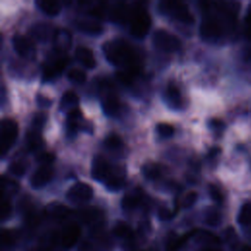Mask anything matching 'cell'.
<instances>
[{"instance_id":"6da1fadb","label":"cell","mask_w":251,"mask_h":251,"mask_svg":"<svg viewBox=\"0 0 251 251\" xmlns=\"http://www.w3.org/2000/svg\"><path fill=\"white\" fill-rule=\"evenodd\" d=\"M106 59L114 66L123 69L138 66V56L135 50L127 42L117 39L107 41L102 46Z\"/></svg>"},{"instance_id":"7a4b0ae2","label":"cell","mask_w":251,"mask_h":251,"mask_svg":"<svg viewBox=\"0 0 251 251\" xmlns=\"http://www.w3.org/2000/svg\"><path fill=\"white\" fill-rule=\"evenodd\" d=\"M159 11L165 15H169L175 20L192 25L194 23V17L191 14L188 6L179 1H162L158 5Z\"/></svg>"},{"instance_id":"3957f363","label":"cell","mask_w":251,"mask_h":251,"mask_svg":"<svg viewBox=\"0 0 251 251\" xmlns=\"http://www.w3.org/2000/svg\"><path fill=\"white\" fill-rule=\"evenodd\" d=\"M151 27V18L149 13L141 7L133 8L129 20V31L137 38L144 37Z\"/></svg>"},{"instance_id":"277c9868","label":"cell","mask_w":251,"mask_h":251,"mask_svg":"<svg viewBox=\"0 0 251 251\" xmlns=\"http://www.w3.org/2000/svg\"><path fill=\"white\" fill-rule=\"evenodd\" d=\"M19 133V126L13 119H3L0 123V152L4 156L15 144Z\"/></svg>"},{"instance_id":"5b68a950","label":"cell","mask_w":251,"mask_h":251,"mask_svg":"<svg viewBox=\"0 0 251 251\" xmlns=\"http://www.w3.org/2000/svg\"><path fill=\"white\" fill-rule=\"evenodd\" d=\"M152 42L156 48L164 52H176L179 50L181 43L177 36L166 29L159 28L152 35Z\"/></svg>"},{"instance_id":"8992f818","label":"cell","mask_w":251,"mask_h":251,"mask_svg":"<svg viewBox=\"0 0 251 251\" xmlns=\"http://www.w3.org/2000/svg\"><path fill=\"white\" fill-rule=\"evenodd\" d=\"M93 196L92 187L84 182H76L71 186L67 192V198L74 204L88 202Z\"/></svg>"},{"instance_id":"52a82bcc","label":"cell","mask_w":251,"mask_h":251,"mask_svg":"<svg viewBox=\"0 0 251 251\" xmlns=\"http://www.w3.org/2000/svg\"><path fill=\"white\" fill-rule=\"evenodd\" d=\"M81 229L78 224L73 222L67 224L61 231V246L65 250L73 248L80 237Z\"/></svg>"},{"instance_id":"ba28073f","label":"cell","mask_w":251,"mask_h":251,"mask_svg":"<svg viewBox=\"0 0 251 251\" xmlns=\"http://www.w3.org/2000/svg\"><path fill=\"white\" fill-rule=\"evenodd\" d=\"M200 34L206 40H215L219 38L222 34L220 22L212 16L205 17L200 25Z\"/></svg>"},{"instance_id":"9c48e42d","label":"cell","mask_w":251,"mask_h":251,"mask_svg":"<svg viewBox=\"0 0 251 251\" xmlns=\"http://www.w3.org/2000/svg\"><path fill=\"white\" fill-rule=\"evenodd\" d=\"M14 50L23 58L31 59L35 54V48L32 41L22 34H15L12 38Z\"/></svg>"},{"instance_id":"30bf717a","label":"cell","mask_w":251,"mask_h":251,"mask_svg":"<svg viewBox=\"0 0 251 251\" xmlns=\"http://www.w3.org/2000/svg\"><path fill=\"white\" fill-rule=\"evenodd\" d=\"M111 167L108 161L102 155H96L93 158L91 166V176L97 181H105L111 173Z\"/></svg>"},{"instance_id":"8fae6325","label":"cell","mask_w":251,"mask_h":251,"mask_svg":"<svg viewBox=\"0 0 251 251\" xmlns=\"http://www.w3.org/2000/svg\"><path fill=\"white\" fill-rule=\"evenodd\" d=\"M53 176L54 171L50 166H40L31 175L29 183L33 188H41L51 181Z\"/></svg>"},{"instance_id":"7c38bea8","label":"cell","mask_w":251,"mask_h":251,"mask_svg":"<svg viewBox=\"0 0 251 251\" xmlns=\"http://www.w3.org/2000/svg\"><path fill=\"white\" fill-rule=\"evenodd\" d=\"M132 11H133V8H131L129 5L124 2H119L111 8L109 17L114 23H119V24L126 23V22L129 23Z\"/></svg>"},{"instance_id":"4fadbf2b","label":"cell","mask_w":251,"mask_h":251,"mask_svg":"<svg viewBox=\"0 0 251 251\" xmlns=\"http://www.w3.org/2000/svg\"><path fill=\"white\" fill-rule=\"evenodd\" d=\"M56 29L50 24L37 23L30 28V35L32 38L39 41H46L50 38L53 39Z\"/></svg>"},{"instance_id":"5bb4252c","label":"cell","mask_w":251,"mask_h":251,"mask_svg":"<svg viewBox=\"0 0 251 251\" xmlns=\"http://www.w3.org/2000/svg\"><path fill=\"white\" fill-rule=\"evenodd\" d=\"M68 58L66 57H59L49 64H46L43 68V78L51 79L54 76L58 75L68 65Z\"/></svg>"},{"instance_id":"9a60e30c","label":"cell","mask_w":251,"mask_h":251,"mask_svg":"<svg viewBox=\"0 0 251 251\" xmlns=\"http://www.w3.org/2000/svg\"><path fill=\"white\" fill-rule=\"evenodd\" d=\"M54 47L59 52H65L72 46V34L68 29L58 28L53 36Z\"/></svg>"},{"instance_id":"2e32d148","label":"cell","mask_w":251,"mask_h":251,"mask_svg":"<svg viewBox=\"0 0 251 251\" xmlns=\"http://www.w3.org/2000/svg\"><path fill=\"white\" fill-rule=\"evenodd\" d=\"M40 248L44 251H52L61 245V232L58 230H50L42 235L39 241Z\"/></svg>"},{"instance_id":"e0dca14e","label":"cell","mask_w":251,"mask_h":251,"mask_svg":"<svg viewBox=\"0 0 251 251\" xmlns=\"http://www.w3.org/2000/svg\"><path fill=\"white\" fill-rule=\"evenodd\" d=\"M102 109L107 116L115 117L121 111V102L114 93H108L102 100Z\"/></svg>"},{"instance_id":"ac0fdd59","label":"cell","mask_w":251,"mask_h":251,"mask_svg":"<svg viewBox=\"0 0 251 251\" xmlns=\"http://www.w3.org/2000/svg\"><path fill=\"white\" fill-rule=\"evenodd\" d=\"M75 57L80 62V64L86 69H94L96 67V60L91 49L85 46H78L75 49Z\"/></svg>"},{"instance_id":"d6986e66","label":"cell","mask_w":251,"mask_h":251,"mask_svg":"<svg viewBox=\"0 0 251 251\" xmlns=\"http://www.w3.org/2000/svg\"><path fill=\"white\" fill-rule=\"evenodd\" d=\"M44 212L47 217L60 221L66 219L69 216L70 209L59 202H52L46 206Z\"/></svg>"},{"instance_id":"ffe728a7","label":"cell","mask_w":251,"mask_h":251,"mask_svg":"<svg viewBox=\"0 0 251 251\" xmlns=\"http://www.w3.org/2000/svg\"><path fill=\"white\" fill-rule=\"evenodd\" d=\"M75 26L82 32L90 35H98L103 31V26L98 22L89 19L76 20Z\"/></svg>"},{"instance_id":"44dd1931","label":"cell","mask_w":251,"mask_h":251,"mask_svg":"<svg viewBox=\"0 0 251 251\" xmlns=\"http://www.w3.org/2000/svg\"><path fill=\"white\" fill-rule=\"evenodd\" d=\"M165 99L171 108L178 109L181 105L180 91L175 84L168 85L165 91Z\"/></svg>"},{"instance_id":"7402d4cb","label":"cell","mask_w":251,"mask_h":251,"mask_svg":"<svg viewBox=\"0 0 251 251\" xmlns=\"http://www.w3.org/2000/svg\"><path fill=\"white\" fill-rule=\"evenodd\" d=\"M193 230L187 234H184L182 236H178L175 233H172L170 237H168V240L166 242V250L167 251H177L180 249L184 243L187 241V239L192 236Z\"/></svg>"},{"instance_id":"603a6c76","label":"cell","mask_w":251,"mask_h":251,"mask_svg":"<svg viewBox=\"0 0 251 251\" xmlns=\"http://www.w3.org/2000/svg\"><path fill=\"white\" fill-rule=\"evenodd\" d=\"M101 217H102L101 211L96 208H92V207L82 209L79 212L80 220L85 224H89V225H93V226L98 224Z\"/></svg>"},{"instance_id":"cb8c5ba5","label":"cell","mask_w":251,"mask_h":251,"mask_svg":"<svg viewBox=\"0 0 251 251\" xmlns=\"http://www.w3.org/2000/svg\"><path fill=\"white\" fill-rule=\"evenodd\" d=\"M35 4L39 8L41 12L46 14L47 16L53 17L60 13L61 11V4L58 1H45V0H39L36 1Z\"/></svg>"},{"instance_id":"d4e9b609","label":"cell","mask_w":251,"mask_h":251,"mask_svg":"<svg viewBox=\"0 0 251 251\" xmlns=\"http://www.w3.org/2000/svg\"><path fill=\"white\" fill-rule=\"evenodd\" d=\"M105 184H106V187L110 190H113V191L120 190L125 184V176L121 173L111 170L110 175L105 180Z\"/></svg>"},{"instance_id":"484cf974","label":"cell","mask_w":251,"mask_h":251,"mask_svg":"<svg viewBox=\"0 0 251 251\" xmlns=\"http://www.w3.org/2000/svg\"><path fill=\"white\" fill-rule=\"evenodd\" d=\"M113 232L117 237L125 241H130L133 238V230L126 222H118L113 228Z\"/></svg>"},{"instance_id":"4316f807","label":"cell","mask_w":251,"mask_h":251,"mask_svg":"<svg viewBox=\"0 0 251 251\" xmlns=\"http://www.w3.org/2000/svg\"><path fill=\"white\" fill-rule=\"evenodd\" d=\"M139 72H140V68H139V66H136V67L122 69L121 71L117 72L116 75L122 83L130 84L132 82V80L138 75Z\"/></svg>"},{"instance_id":"83f0119b","label":"cell","mask_w":251,"mask_h":251,"mask_svg":"<svg viewBox=\"0 0 251 251\" xmlns=\"http://www.w3.org/2000/svg\"><path fill=\"white\" fill-rule=\"evenodd\" d=\"M77 104H78L77 95L75 94V92L69 90L62 95L61 101H60V108L63 110H68V112H70L71 110L77 108Z\"/></svg>"},{"instance_id":"f1b7e54d","label":"cell","mask_w":251,"mask_h":251,"mask_svg":"<svg viewBox=\"0 0 251 251\" xmlns=\"http://www.w3.org/2000/svg\"><path fill=\"white\" fill-rule=\"evenodd\" d=\"M237 222L242 227H251V203H245L241 206Z\"/></svg>"},{"instance_id":"f546056e","label":"cell","mask_w":251,"mask_h":251,"mask_svg":"<svg viewBox=\"0 0 251 251\" xmlns=\"http://www.w3.org/2000/svg\"><path fill=\"white\" fill-rule=\"evenodd\" d=\"M142 174L147 179L155 180L161 176L162 170L158 164L150 162L142 167Z\"/></svg>"},{"instance_id":"4dcf8cb0","label":"cell","mask_w":251,"mask_h":251,"mask_svg":"<svg viewBox=\"0 0 251 251\" xmlns=\"http://www.w3.org/2000/svg\"><path fill=\"white\" fill-rule=\"evenodd\" d=\"M26 147L28 150H36L37 148L40 147L41 143H42V139L40 134L38 133V130L32 129L31 131H28L26 134Z\"/></svg>"},{"instance_id":"1f68e13d","label":"cell","mask_w":251,"mask_h":251,"mask_svg":"<svg viewBox=\"0 0 251 251\" xmlns=\"http://www.w3.org/2000/svg\"><path fill=\"white\" fill-rule=\"evenodd\" d=\"M121 204L126 211L134 210L140 205V197L136 194H126L123 197Z\"/></svg>"},{"instance_id":"d6a6232c","label":"cell","mask_w":251,"mask_h":251,"mask_svg":"<svg viewBox=\"0 0 251 251\" xmlns=\"http://www.w3.org/2000/svg\"><path fill=\"white\" fill-rule=\"evenodd\" d=\"M104 144L110 150H119L124 145V142L120 135L116 133H111L105 138Z\"/></svg>"},{"instance_id":"836d02e7","label":"cell","mask_w":251,"mask_h":251,"mask_svg":"<svg viewBox=\"0 0 251 251\" xmlns=\"http://www.w3.org/2000/svg\"><path fill=\"white\" fill-rule=\"evenodd\" d=\"M222 222L221 214L215 209H209L205 214V223L210 226H217Z\"/></svg>"},{"instance_id":"e575fe53","label":"cell","mask_w":251,"mask_h":251,"mask_svg":"<svg viewBox=\"0 0 251 251\" xmlns=\"http://www.w3.org/2000/svg\"><path fill=\"white\" fill-rule=\"evenodd\" d=\"M68 78L75 83H83L86 80V74L77 68H73L68 72Z\"/></svg>"},{"instance_id":"d590c367","label":"cell","mask_w":251,"mask_h":251,"mask_svg":"<svg viewBox=\"0 0 251 251\" xmlns=\"http://www.w3.org/2000/svg\"><path fill=\"white\" fill-rule=\"evenodd\" d=\"M157 133L163 137V138H169L174 135L175 133V127L167 123H160L156 126Z\"/></svg>"},{"instance_id":"8d00e7d4","label":"cell","mask_w":251,"mask_h":251,"mask_svg":"<svg viewBox=\"0 0 251 251\" xmlns=\"http://www.w3.org/2000/svg\"><path fill=\"white\" fill-rule=\"evenodd\" d=\"M0 239H1V245L4 247H10L12 246L15 241H16V235L13 231H11L10 229H6L3 228L1 230V234H0Z\"/></svg>"},{"instance_id":"74e56055","label":"cell","mask_w":251,"mask_h":251,"mask_svg":"<svg viewBox=\"0 0 251 251\" xmlns=\"http://www.w3.org/2000/svg\"><path fill=\"white\" fill-rule=\"evenodd\" d=\"M25 171H26V165L22 161L12 162L11 165L9 166V172L16 176H24Z\"/></svg>"},{"instance_id":"f35d334b","label":"cell","mask_w":251,"mask_h":251,"mask_svg":"<svg viewBox=\"0 0 251 251\" xmlns=\"http://www.w3.org/2000/svg\"><path fill=\"white\" fill-rule=\"evenodd\" d=\"M225 240L226 244H228L231 248H236L238 246V238L236 232L233 230V228L228 227L225 231Z\"/></svg>"},{"instance_id":"ab89813d","label":"cell","mask_w":251,"mask_h":251,"mask_svg":"<svg viewBox=\"0 0 251 251\" xmlns=\"http://www.w3.org/2000/svg\"><path fill=\"white\" fill-rule=\"evenodd\" d=\"M12 214V205L8 199L2 198L0 205V218L2 221L7 220Z\"/></svg>"},{"instance_id":"60d3db41","label":"cell","mask_w":251,"mask_h":251,"mask_svg":"<svg viewBox=\"0 0 251 251\" xmlns=\"http://www.w3.org/2000/svg\"><path fill=\"white\" fill-rule=\"evenodd\" d=\"M197 198H198V193L196 191H189L182 198L181 206L183 208H189L196 202Z\"/></svg>"},{"instance_id":"b9f144b4","label":"cell","mask_w":251,"mask_h":251,"mask_svg":"<svg viewBox=\"0 0 251 251\" xmlns=\"http://www.w3.org/2000/svg\"><path fill=\"white\" fill-rule=\"evenodd\" d=\"M55 160V155L51 152H42L40 153L36 161L41 165V166H50V164Z\"/></svg>"},{"instance_id":"7bdbcfd3","label":"cell","mask_w":251,"mask_h":251,"mask_svg":"<svg viewBox=\"0 0 251 251\" xmlns=\"http://www.w3.org/2000/svg\"><path fill=\"white\" fill-rule=\"evenodd\" d=\"M209 194L211 196V198L216 202V203H223L224 201V195L222 193V191L219 189V187H217L214 184H210L209 185Z\"/></svg>"},{"instance_id":"ee69618b","label":"cell","mask_w":251,"mask_h":251,"mask_svg":"<svg viewBox=\"0 0 251 251\" xmlns=\"http://www.w3.org/2000/svg\"><path fill=\"white\" fill-rule=\"evenodd\" d=\"M105 11H106V4L103 3V4H99V5L95 6V7H93V8L89 11V13H90L93 17H95V18L101 19V18L104 17Z\"/></svg>"},{"instance_id":"f6af8a7d","label":"cell","mask_w":251,"mask_h":251,"mask_svg":"<svg viewBox=\"0 0 251 251\" xmlns=\"http://www.w3.org/2000/svg\"><path fill=\"white\" fill-rule=\"evenodd\" d=\"M45 122V115L42 113H38L33 117V121H32V125H33V129L38 130L40 126H43Z\"/></svg>"},{"instance_id":"bcb514c9","label":"cell","mask_w":251,"mask_h":251,"mask_svg":"<svg viewBox=\"0 0 251 251\" xmlns=\"http://www.w3.org/2000/svg\"><path fill=\"white\" fill-rule=\"evenodd\" d=\"M158 216L162 221H168L174 217V213L168 208H161L158 211Z\"/></svg>"},{"instance_id":"7dc6e473","label":"cell","mask_w":251,"mask_h":251,"mask_svg":"<svg viewBox=\"0 0 251 251\" xmlns=\"http://www.w3.org/2000/svg\"><path fill=\"white\" fill-rule=\"evenodd\" d=\"M246 34L249 38H251V8L246 14Z\"/></svg>"},{"instance_id":"c3c4849f","label":"cell","mask_w":251,"mask_h":251,"mask_svg":"<svg viewBox=\"0 0 251 251\" xmlns=\"http://www.w3.org/2000/svg\"><path fill=\"white\" fill-rule=\"evenodd\" d=\"M91 250H92V245L88 241H83L78 246V251H91Z\"/></svg>"},{"instance_id":"681fc988","label":"cell","mask_w":251,"mask_h":251,"mask_svg":"<svg viewBox=\"0 0 251 251\" xmlns=\"http://www.w3.org/2000/svg\"><path fill=\"white\" fill-rule=\"evenodd\" d=\"M238 251H251V244H242L240 247H239V249H238Z\"/></svg>"},{"instance_id":"f907efd6","label":"cell","mask_w":251,"mask_h":251,"mask_svg":"<svg viewBox=\"0 0 251 251\" xmlns=\"http://www.w3.org/2000/svg\"><path fill=\"white\" fill-rule=\"evenodd\" d=\"M200 251H221V250L217 247H214V246H208V247H205V248L201 249Z\"/></svg>"}]
</instances>
